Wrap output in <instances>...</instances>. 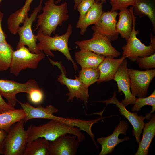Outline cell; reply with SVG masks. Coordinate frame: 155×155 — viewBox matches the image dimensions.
I'll return each mask as SVG.
<instances>
[{
    "mask_svg": "<svg viewBox=\"0 0 155 155\" xmlns=\"http://www.w3.org/2000/svg\"><path fill=\"white\" fill-rule=\"evenodd\" d=\"M98 69L85 68L82 69L79 72L78 77L80 81L87 87L97 82L100 76Z\"/></svg>",
    "mask_w": 155,
    "mask_h": 155,
    "instance_id": "27",
    "label": "cell"
},
{
    "mask_svg": "<svg viewBox=\"0 0 155 155\" xmlns=\"http://www.w3.org/2000/svg\"><path fill=\"white\" fill-rule=\"evenodd\" d=\"M49 141L43 137L28 142L23 155H49Z\"/></svg>",
    "mask_w": 155,
    "mask_h": 155,
    "instance_id": "25",
    "label": "cell"
},
{
    "mask_svg": "<svg viewBox=\"0 0 155 155\" xmlns=\"http://www.w3.org/2000/svg\"><path fill=\"white\" fill-rule=\"evenodd\" d=\"M98 102L105 103L106 104H114L118 108L120 114L126 118L132 125L133 128V135L135 137L137 142L139 144L141 140V134L142 132L144 124V120L146 119V117L139 116L137 113L131 112L128 111L117 100L115 92H114L111 98L104 101Z\"/></svg>",
    "mask_w": 155,
    "mask_h": 155,
    "instance_id": "15",
    "label": "cell"
},
{
    "mask_svg": "<svg viewBox=\"0 0 155 155\" xmlns=\"http://www.w3.org/2000/svg\"><path fill=\"white\" fill-rule=\"evenodd\" d=\"M73 32L72 25L69 24L66 32L59 36L56 34L51 37L44 34L39 30L36 35L39 42L37 44L38 50L42 51L45 55L54 57V54L51 51H58L62 53L69 61H71L75 71L78 70V67L72 58L70 53L68 43L69 38Z\"/></svg>",
    "mask_w": 155,
    "mask_h": 155,
    "instance_id": "3",
    "label": "cell"
},
{
    "mask_svg": "<svg viewBox=\"0 0 155 155\" xmlns=\"http://www.w3.org/2000/svg\"><path fill=\"white\" fill-rule=\"evenodd\" d=\"M146 119L149 121L144 123L143 136L139 143V146L135 155H147L150 144L155 135V116L147 113Z\"/></svg>",
    "mask_w": 155,
    "mask_h": 155,
    "instance_id": "19",
    "label": "cell"
},
{
    "mask_svg": "<svg viewBox=\"0 0 155 155\" xmlns=\"http://www.w3.org/2000/svg\"><path fill=\"white\" fill-rule=\"evenodd\" d=\"M45 56L42 51L38 53H34L25 46H22L13 52L9 67L10 73L17 76L22 70L27 68L36 69Z\"/></svg>",
    "mask_w": 155,
    "mask_h": 155,
    "instance_id": "6",
    "label": "cell"
},
{
    "mask_svg": "<svg viewBox=\"0 0 155 155\" xmlns=\"http://www.w3.org/2000/svg\"><path fill=\"white\" fill-rule=\"evenodd\" d=\"M49 60L52 64L57 66L61 70V73L59 76L57 80L61 84L66 85L68 89L69 92L67 94L68 97L67 102H72L75 98L86 104L89 97L88 88L76 76L75 79L67 78L60 63L53 61L49 57Z\"/></svg>",
    "mask_w": 155,
    "mask_h": 155,
    "instance_id": "9",
    "label": "cell"
},
{
    "mask_svg": "<svg viewBox=\"0 0 155 155\" xmlns=\"http://www.w3.org/2000/svg\"><path fill=\"white\" fill-rule=\"evenodd\" d=\"M131 82V91L135 97H145L150 83L155 76V69L143 71L128 69Z\"/></svg>",
    "mask_w": 155,
    "mask_h": 155,
    "instance_id": "11",
    "label": "cell"
},
{
    "mask_svg": "<svg viewBox=\"0 0 155 155\" xmlns=\"http://www.w3.org/2000/svg\"><path fill=\"white\" fill-rule=\"evenodd\" d=\"M105 57L104 55H98L90 51L80 50L75 53V59L82 69H98V65Z\"/></svg>",
    "mask_w": 155,
    "mask_h": 155,
    "instance_id": "23",
    "label": "cell"
},
{
    "mask_svg": "<svg viewBox=\"0 0 155 155\" xmlns=\"http://www.w3.org/2000/svg\"><path fill=\"white\" fill-rule=\"evenodd\" d=\"M26 116L22 109L15 108L0 113V129L8 132L13 124L24 119Z\"/></svg>",
    "mask_w": 155,
    "mask_h": 155,
    "instance_id": "24",
    "label": "cell"
},
{
    "mask_svg": "<svg viewBox=\"0 0 155 155\" xmlns=\"http://www.w3.org/2000/svg\"><path fill=\"white\" fill-rule=\"evenodd\" d=\"M28 94L30 100L34 104H38L41 103L43 100V94L39 88L32 90Z\"/></svg>",
    "mask_w": 155,
    "mask_h": 155,
    "instance_id": "32",
    "label": "cell"
},
{
    "mask_svg": "<svg viewBox=\"0 0 155 155\" xmlns=\"http://www.w3.org/2000/svg\"><path fill=\"white\" fill-rule=\"evenodd\" d=\"M13 51L12 47L7 42H0V71L9 68Z\"/></svg>",
    "mask_w": 155,
    "mask_h": 155,
    "instance_id": "26",
    "label": "cell"
},
{
    "mask_svg": "<svg viewBox=\"0 0 155 155\" xmlns=\"http://www.w3.org/2000/svg\"><path fill=\"white\" fill-rule=\"evenodd\" d=\"M3 0H0V6L1 5V2Z\"/></svg>",
    "mask_w": 155,
    "mask_h": 155,
    "instance_id": "38",
    "label": "cell"
},
{
    "mask_svg": "<svg viewBox=\"0 0 155 155\" xmlns=\"http://www.w3.org/2000/svg\"><path fill=\"white\" fill-rule=\"evenodd\" d=\"M94 0H82L77 9L80 14L79 19L82 18L95 2Z\"/></svg>",
    "mask_w": 155,
    "mask_h": 155,
    "instance_id": "31",
    "label": "cell"
},
{
    "mask_svg": "<svg viewBox=\"0 0 155 155\" xmlns=\"http://www.w3.org/2000/svg\"><path fill=\"white\" fill-rule=\"evenodd\" d=\"M128 127L129 125L126 121L121 120L111 134L107 137L98 138L97 142L102 147V150L99 155H105L111 154L119 144L124 141L129 140V137H125L122 139L118 138V136L120 134L125 135H127Z\"/></svg>",
    "mask_w": 155,
    "mask_h": 155,
    "instance_id": "17",
    "label": "cell"
},
{
    "mask_svg": "<svg viewBox=\"0 0 155 155\" xmlns=\"http://www.w3.org/2000/svg\"><path fill=\"white\" fill-rule=\"evenodd\" d=\"M7 133L6 132L0 129V150L3 142L5 138Z\"/></svg>",
    "mask_w": 155,
    "mask_h": 155,
    "instance_id": "35",
    "label": "cell"
},
{
    "mask_svg": "<svg viewBox=\"0 0 155 155\" xmlns=\"http://www.w3.org/2000/svg\"><path fill=\"white\" fill-rule=\"evenodd\" d=\"M42 9V13L37 16L35 30L39 28L45 35L51 36L52 33L54 34L57 26H62L63 22L69 18L66 2L58 5L54 0H48Z\"/></svg>",
    "mask_w": 155,
    "mask_h": 155,
    "instance_id": "1",
    "label": "cell"
},
{
    "mask_svg": "<svg viewBox=\"0 0 155 155\" xmlns=\"http://www.w3.org/2000/svg\"><path fill=\"white\" fill-rule=\"evenodd\" d=\"M15 108L10 105L3 99L0 93V113Z\"/></svg>",
    "mask_w": 155,
    "mask_h": 155,
    "instance_id": "33",
    "label": "cell"
},
{
    "mask_svg": "<svg viewBox=\"0 0 155 155\" xmlns=\"http://www.w3.org/2000/svg\"><path fill=\"white\" fill-rule=\"evenodd\" d=\"M43 0H40L37 7L34 8L30 17L28 14L25 17L23 25L19 26L17 30L19 40L17 44L16 49H18L22 46H27L30 51L32 53H38L41 51L37 46V39L36 35L34 34L32 28L33 23L37 18L39 13L42 9Z\"/></svg>",
    "mask_w": 155,
    "mask_h": 155,
    "instance_id": "7",
    "label": "cell"
},
{
    "mask_svg": "<svg viewBox=\"0 0 155 155\" xmlns=\"http://www.w3.org/2000/svg\"><path fill=\"white\" fill-rule=\"evenodd\" d=\"M126 58L123 56L115 59L110 57H105L98 67L100 74L97 82L100 83L113 79L117 70L123 60Z\"/></svg>",
    "mask_w": 155,
    "mask_h": 155,
    "instance_id": "18",
    "label": "cell"
},
{
    "mask_svg": "<svg viewBox=\"0 0 155 155\" xmlns=\"http://www.w3.org/2000/svg\"><path fill=\"white\" fill-rule=\"evenodd\" d=\"M25 123L22 119L11 127L3 142L0 154L23 155L28 134V129H25Z\"/></svg>",
    "mask_w": 155,
    "mask_h": 155,
    "instance_id": "4",
    "label": "cell"
},
{
    "mask_svg": "<svg viewBox=\"0 0 155 155\" xmlns=\"http://www.w3.org/2000/svg\"><path fill=\"white\" fill-rule=\"evenodd\" d=\"M103 4L101 2H95L85 16L78 19L76 26L80 29L81 35L84 34L89 26L94 24L98 22L103 13Z\"/></svg>",
    "mask_w": 155,
    "mask_h": 155,
    "instance_id": "20",
    "label": "cell"
},
{
    "mask_svg": "<svg viewBox=\"0 0 155 155\" xmlns=\"http://www.w3.org/2000/svg\"><path fill=\"white\" fill-rule=\"evenodd\" d=\"M136 61L139 67L143 69L155 68V53L146 56L138 57Z\"/></svg>",
    "mask_w": 155,
    "mask_h": 155,
    "instance_id": "29",
    "label": "cell"
},
{
    "mask_svg": "<svg viewBox=\"0 0 155 155\" xmlns=\"http://www.w3.org/2000/svg\"><path fill=\"white\" fill-rule=\"evenodd\" d=\"M133 8L132 6L120 10L119 20L116 26V32L126 41L132 32L133 26Z\"/></svg>",
    "mask_w": 155,
    "mask_h": 155,
    "instance_id": "21",
    "label": "cell"
},
{
    "mask_svg": "<svg viewBox=\"0 0 155 155\" xmlns=\"http://www.w3.org/2000/svg\"><path fill=\"white\" fill-rule=\"evenodd\" d=\"M134 15L140 18L147 16L153 26L155 32V0H135L132 6Z\"/></svg>",
    "mask_w": 155,
    "mask_h": 155,
    "instance_id": "22",
    "label": "cell"
},
{
    "mask_svg": "<svg viewBox=\"0 0 155 155\" xmlns=\"http://www.w3.org/2000/svg\"><path fill=\"white\" fill-rule=\"evenodd\" d=\"M80 141L74 135H63L52 141H49V155H75Z\"/></svg>",
    "mask_w": 155,
    "mask_h": 155,
    "instance_id": "13",
    "label": "cell"
},
{
    "mask_svg": "<svg viewBox=\"0 0 155 155\" xmlns=\"http://www.w3.org/2000/svg\"><path fill=\"white\" fill-rule=\"evenodd\" d=\"M75 43L81 50L91 51L105 57L115 58L121 54L113 46L110 40L106 36L96 32H94L92 38L77 41Z\"/></svg>",
    "mask_w": 155,
    "mask_h": 155,
    "instance_id": "8",
    "label": "cell"
},
{
    "mask_svg": "<svg viewBox=\"0 0 155 155\" xmlns=\"http://www.w3.org/2000/svg\"><path fill=\"white\" fill-rule=\"evenodd\" d=\"M37 88H39L37 83L33 79L30 80L23 83L0 79V93L6 99L7 103L13 108L18 100L17 94L21 92L28 94L32 90Z\"/></svg>",
    "mask_w": 155,
    "mask_h": 155,
    "instance_id": "10",
    "label": "cell"
},
{
    "mask_svg": "<svg viewBox=\"0 0 155 155\" xmlns=\"http://www.w3.org/2000/svg\"><path fill=\"white\" fill-rule=\"evenodd\" d=\"M127 60L124 59L119 66L113 79L117 84L118 91L122 92L125 96L124 99L120 102L125 107L133 104L136 98L131 93V82L127 67Z\"/></svg>",
    "mask_w": 155,
    "mask_h": 155,
    "instance_id": "14",
    "label": "cell"
},
{
    "mask_svg": "<svg viewBox=\"0 0 155 155\" xmlns=\"http://www.w3.org/2000/svg\"><path fill=\"white\" fill-rule=\"evenodd\" d=\"M81 0H74V4L73 9L74 10H76L77 9L78 4ZM61 1L62 0H56L55 1V3L57 4L59 3H60Z\"/></svg>",
    "mask_w": 155,
    "mask_h": 155,
    "instance_id": "36",
    "label": "cell"
},
{
    "mask_svg": "<svg viewBox=\"0 0 155 155\" xmlns=\"http://www.w3.org/2000/svg\"><path fill=\"white\" fill-rule=\"evenodd\" d=\"M3 16V14L0 11V42H7V35L3 30L2 27L1 23Z\"/></svg>",
    "mask_w": 155,
    "mask_h": 155,
    "instance_id": "34",
    "label": "cell"
},
{
    "mask_svg": "<svg viewBox=\"0 0 155 155\" xmlns=\"http://www.w3.org/2000/svg\"><path fill=\"white\" fill-rule=\"evenodd\" d=\"M134 105L131 108L133 112H138L143 106L146 105H150L152 108L150 113H154L155 110V90L148 96L144 98H136Z\"/></svg>",
    "mask_w": 155,
    "mask_h": 155,
    "instance_id": "28",
    "label": "cell"
},
{
    "mask_svg": "<svg viewBox=\"0 0 155 155\" xmlns=\"http://www.w3.org/2000/svg\"><path fill=\"white\" fill-rule=\"evenodd\" d=\"M27 129L28 131L27 143L40 137L52 141L66 134L76 136L81 142L85 139V136L79 128L58 120H50L48 122L39 126L31 125Z\"/></svg>",
    "mask_w": 155,
    "mask_h": 155,
    "instance_id": "2",
    "label": "cell"
},
{
    "mask_svg": "<svg viewBox=\"0 0 155 155\" xmlns=\"http://www.w3.org/2000/svg\"><path fill=\"white\" fill-rule=\"evenodd\" d=\"M133 26L130 36L126 44L123 46V56H125L131 61L134 62L138 57L146 56L155 53V37L151 34L150 42L149 46L142 43L137 37L139 31L135 29L136 17L133 14Z\"/></svg>",
    "mask_w": 155,
    "mask_h": 155,
    "instance_id": "5",
    "label": "cell"
},
{
    "mask_svg": "<svg viewBox=\"0 0 155 155\" xmlns=\"http://www.w3.org/2000/svg\"><path fill=\"white\" fill-rule=\"evenodd\" d=\"M17 101L25 113L26 116L24 119L25 123L32 119L42 118L59 121L69 124L73 123L72 118H64L54 115L53 114L57 112L58 110L53 105H49L44 107L39 105L34 107L28 102L22 103L18 100Z\"/></svg>",
    "mask_w": 155,
    "mask_h": 155,
    "instance_id": "12",
    "label": "cell"
},
{
    "mask_svg": "<svg viewBox=\"0 0 155 155\" xmlns=\"http://www.w3.org/2000/svg\"><path fill=\"white\" fill-rule=\"evenodd\" d=\"M96 2H101L103 3H105L106 2L107 0H94Z\"/></svg>",
    "mask_w": 155,
    "mask_h": 155,
    "instance_id": "37",
    "label": "cell"
},
{
    "mask_svg": "<svg viewBox=\"0 0 155 155\" xmlns=\"http://www.w3.org/2000/svg\"><path fill=\"white\" fill-rule=\"evenodd\" d=\"M118 15L117 11L103 12L98 22L92 27V29L106 36L111 41L116 40L119 34L116 30V17Z\"/></svg>",
    "mask_w": 155,
    "mask_h": 155,
    "instance_id": "16",
    "label": "cell"
},
{
    "mask_svg": "<svg viewBox=\"0 0 155 155\" xmlns=\"http://www.w3.org/2000/svg\"><path fill=\"white\" fill-rule=\"evenodd\" d=\"M135 0H109L111 5V11L127 8L130 6H132Z\"/></svg>",
    "mask_w": 155,
    "mask_h": 155,
    "instance_id": "30",
    "label": "cell"
}]
</instances>
